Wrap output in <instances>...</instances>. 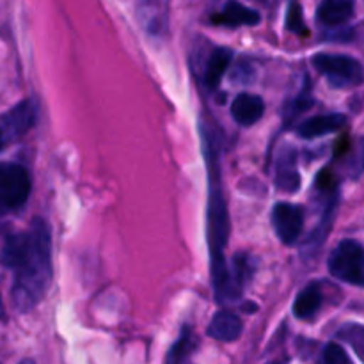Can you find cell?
<instances>
[{
  "label": "cell",
  "instance_id": "1",
  "mask_svg": "<svg viewBox=\"0 0 364 364\" xmlns=\"http://www.w3.org/2000/svg\"><path fill=\"white\" fill-rule=\"evenodd\" d=\"M0 263L13 270L11 301L18 313H28L41 302L52 281V235L43 219L31 228L6 238L0 249Z\"/></svg>",
  "mask_w": 364,
  "mask_h": 364
},
{
  "label": "cell",
  "instance_id": "2",
  "mask_svg": "<svg viewBox=\"0 0 364 364\" xmlns=\"http://www.w3.org/2000/svg\"><path fill=\"white\" fill-rule=\"evenodd\" d=\"M203 144H205V156L208 162L210 173V198H208V244L210 256H212V281L215 290L217 301L226 302L238 294L235 290V279L228 270L224 247L228 245L230 237V215L228 205L224 199L223 187H220L219 173V139L213 134V128L208 132L203 127Z\"/></svg>",
  "mask_w": 364,
  "mask_h": 364
},
{
  "label": "cell",
  "instance_id": "3",
  "mask_svg": "<svg viewBox=\"0 0 364 364\" xmlns=\"http://www.w3.org/2000/svg\"><path fill=\"white\" fill-rule=\"evenodd\" d=\"M31 174L18 164H0V217L16 212L31 196Z\"/></svg>",
  "mask_w": 364,
  "mask_h": 364
},
{
  "label": "cell",
  "instance_id": "4",
  "mask_svg": "<svg viewBox=\"0 0 364 364\" xmlns=\"http://www.w3.org/2000/svg\"><path fill=\"white\" fill-rule=\"evenodd\" d=\"M327 265L336 279L354 287H364V247L359 242H340L331 252Z\"/></svg>",
  "mask_w": 364,
  "mask_h": 364
},
{
  "label": "cell",
  "instance_id": "5",
  "mask_svg": "<svg viewBox=\"0 0 364 364\" xmlns=\"http://www.w3.org/2000/svg\"><path fill=\"white\" fill-rule=\"evenodd\" d=\"M313 66L322 73L334 87H348L364 82V68L358 59L341 53H316Z\"/></svg>",
  "mask_w": 364,
  "mask_h": 364
},
{
  "label": "cell",
  "instance_id": "6",
  "mask_svg": "<svg viewBox=\"0 0 364 364\" xmlns=\"http://www.w3.org/2000/svg\"><path fill=\"white\" fill-rule=\"evenodd\" d=\"M36 119H38V103L31 98L23 100V102L11 107L0 117V137L9 146L13 141L23 137L34 127Z\"/></svg>",
  "mask_w": 364,
  "mask_h": 364
},
{
  "label": "cell",
  "instance_id": "7",
  "mask_svg": "<svg viewBox=\"0 0 364 364\" xmlns=\"http://www.w3.org/2000/svg\"><path fill=\"white\" fill-rule=\"evenodd\" d=\"M272 224L277 238L284 245H294L301 238L304 228V212L291 203H277L272 210Z\"/></svg>",
  "mask_w": 364,
  "mask_h": 364
},
{
  "label": "cell",
  "instance_id": "8",
  "mask_svg": "<svg viewBox=\"0 0 364 364\" xmlns=\"http://www.w3.org/2000/svg\"><path fill=\"white\" fill-rule=\"evenodd\" d=\"M263 112H265L263 100L256 95H249V92H242L231 103V116H233L235 123L240 127H252L262 119Z\"/></svg>",
  "mask_w": 364,
  "mask_h": 364
},
{
  "label": "cell",
  "instance_id": "9",
  "mask_svg": "<svg viewBox=\"0 0 364 364\" xmlns=\"http://www.w3.org/2000/svg\"><path fill=\"white\" fill-rule=\"evenodd\" d=\"M345 124H347V116H343V114H322V116L306 119L297 128V134L302 139H316L327 134H334V132L341 130Z\"/></svg>",
  "mask_w": 364,
  "mask_h": 364
},
{
  "label": "cell",
  "instance_id": "10",
  "mask_svg": "<svg viewBox=\"0 0 364 364\" xmlns=\"http://www.w3.org/2000/svg\"><path fill=\"white\" fill-rule=\"evenodd\" d=\"M354 14L352 0H323L316 11V20L327 27H340Z\"/></svg>",
  "mask_w": 364,
  "mask_h": 364
},
{
  "label": "cell",
  "instance_id": "11",
  "mask_svg": "<svg viewBox=\"0 0 364 364\" xmlns=\"http://www.w3.org/2000/svg\"><path fill=\"white\" fill-rule=\"evenodd\" d=\"M242 334V320L231 311H219L208 326V336L217 341H235Z\"/></svg>",
  "mask_w": 364,
  "mask_h": 364
},
{
  "label": "cell",
  "instance_id": "12",
  "mask_svg": "<svg viewBox=\"0 0 364 364\" xmlns=\"http://www.w3.org/2000/svg\"><path fill=\"white\" fill-rule=\"evenodd\" d=\"M213 21L220 25H228V27H238V25H249V27H252V25L259 23V13L251 9V7L244 6V4L230 0L224 6V9L220 11V14H217L213 18Z\"/></svg>",
  "mask_w": 364,
  "mask_h": 364
},
{
  "label": "cell",
  "instance_id": "13",
  "mask_svg": "<svg viewBox=\"0 0 364 364\" xmlns=\"http://www.w3.org/2000/svg\"><path fill=\"white\" fill-rule=\"evenodd\" d=\"M322 301L323 297L322 290H320V284H309V287H306L304 290L297 295V299H295L294 315L302 320L311 318V316H315L316 313H318Z\"/></svg>",
  "mask_w": 364,
  "mask_h": 364
},
{
  "label": "cell",
  "instance_id": "14",
  "mask_svg": "<svg viewBox=\"0 0 364 364\" xmlns=\"http://www.w3.org/2000/svg\"><path fill=\"white\" fill-rule=\"evenodd\" d=\"M231 60H233V52L230 48H224V46H219V48H215L210 53V59L205 71V82L208 87L213 89L220 84L224 73L230 68Z\"/></svg>",
  "mask_w": 364,
  "mask_h": 364
},
{
  "label": "cell",
  "instance_id": "15",
  "mask_svg": "<svg viewBox=\"0 0 364 364\" xmlns=\"http://www.w3.org/2000/svg\"><path fill=\"white\" fill-rule=\"evenodd\" d=\"M196 348V340L194 334H192L191 327H183L180 334V340L173 345V348L167 354V364H181L188 355L192 354V350Z\"/></svg>",
  "mask_w": 364,
  "mask_h": 364
},
{
  "label": "cell",
  "instance_id": "16",
  "mask_svg": "<svg viewBox=\"0 0 364 364\" xmlns=\"http://www.w3.org/2000/svg\"><path fill=\"white\" fill-rule=\"evenodd\" d=\"M277 187L287 192H295L301 187V176L294 169V162H283L277 169Z\"/></svg>",
  "mask_w": 364,
  "mask_h": 364
},
{
  "label": "cell",
  "instance_id": "17",
  "mask_svg": "<svg viewBox=\"0 0 364 364\" xmlns=\"http://www.w3.org/2000/svg\"><path fill=\"white\" fill-rule=\"evenodd\" d=\"M340 336L341 340L352 345V348L358 352L359 358L364 361V327L358 326V323H348L340 331Z\"/></svg>",
  "mask_w": 364,
  "mask_h": 364
},
{
  "label": "cell",
  "instance_id": "18",
  "mask_svg": "<svg viewBox=\"0 0 364 364\" xmlns=\"http://www.w3.org/2000/svg\"><path fill=\"white\" fill-rule=\"evenodd\" d=\"M364 173V137L359 139L347 159V174L354 180Z\"/></svg>",
  "mask_w": 364,
  "mask_h": 364
},
{
  "label": "cell",
  "instance_id": "19",
  "mask_svg": "<svg viewBox=\"0 0 364 364\" xmlns=\"http://www.w3.org/2000/svg\"><path fill=\"white\" fill-rule=\"evenodd\" d=\"M287 28L295 34H304V14H302V7L299 2H291L287 11Z\"/></svg>",
  "mask_w": 364,
  "mask_h": 364
},
{
  "label": "cell",
  "instance_id": "20",
  "mask_svg": "<svg viewBox=\"0 0 364 364\" xmlns=\"http://www.w3.org/2000/svg\"><path fill=\"white\" fill-rule=\"evenodd\" d=\"M316 364H348V358L340 345L329 343L323 348L322 355H320Z\"/></svg>",
  "mask_w": 364,
  "mask_h": 364
},
{
  "label": "cell",
  "instance_id": "21",
  "mask_svg": "<svg viewBox=\"0 0 364 364\" xmlns=\"http://www.w3.org/2000/svg\"><path fill=\"white\" fill-rule=\"evenodd\" d=\"M4 315H6V313H4V304H2V297H0V320L4 318Z\"/></svg>",
  "mask_w": 364,
  "mask_h": 364
},
{
  "label": "cell",
  "instance_id": "22",
  "mask_svg": "<svg viewBox=\"0 0 364 364\" xmlns=\"http://www.w3.org/2000/svg\"><path fill=\"white\" fill-rule=\"evenodd\" d=\"M6 148H7V144L2 141V137H0V151H2V149H6Z\"/></svg>",
  "mask_w": 364,
  "mask_h": 364
},
{
  "label": "cell",
  "instance_id": "23",
  "mask_svg": "<svg viewBox=\"0 0 364 364\" xmlns=\"http://www.w3.org/2000/svg\"><path fill=\"white\" fill-rule=\"evenodd\" d=\"M20 364H36V363L32 361V359H23V361H21Z\"/></svg>",
  "mask_w": 364,
  "mask_h": 364
}]
</instances>
